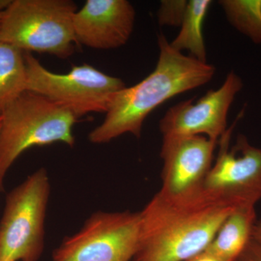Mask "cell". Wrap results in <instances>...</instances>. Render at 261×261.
I'll return each mask as SVG.
<instances>
[{
	"label": "cell",
	"mask_w": 261,
	"mask_h": 261,
	"mask_svg": "<svg viewBox=\"0 0 261 261\" xmlns=\"http://www.w3.org/2000/svg\"><path fill=\"white\" fill-rule=\"evenodd\" d=\"M237 207L203 189L192 195L159 192L140 212L138 247L132 261H187L205 251Z\"/></svg>",
	"instance_id": "1"
},
{
	"label": "cell",
	"mask_w": 261,
	"mask_h": 261,
	"mask_svg": "<svg viewBox=\"0 0 261 261\" xmlns=\"http://www.w3.org/2000/svg\"><path fill=\"white\" fill-rule=\"evenodd\" d=\"M160 54L155 68L140 83L113 96L104 121L89 134L92 143L104 144L124 134L140 138L147 117L168 99L211 82L214 65L186 56L159 37Z\"/></svg>",
	"instance_id": "2"
},
{
	"label": "cell",
	"mask_w": 261,
	"mask_h": 261,
	"mask_svg": "<svg viewBox=\"0 0 261 261\" xmlns=\"http://www.w3.org/2000/svg\"><path fill=\"white\" fill-rule=\"evenodd\" d=\"M77 119L66 108L30 91L8 106L0 126V192L8 170L24 151L56 142L73 147L72 130Z\"/></svg>",
	"instance_id": "3"
},
{
	"label": "cell",
	"mask_w": 261,
	"mask_h": 261,
	"mask_svg": "<svg viewBox=\"0 0 261 261\" xmlns=\"http://www.w3.org/2000/svg\"><path fill=\"white\" fill-rule=\"evenodd\" d=\"M71 0H13L3 13L0 41L23 51L48 53L65 59L77 44Z\"/></svg>",
	"instance_id": "4"
},
{
	"label": "cell",
	"mask_w": 261,
	"mask_h": 261,
	"mask_svg": "<svg viewBox=\"0 0 261 261\" xmlns=\"http://www.w3.org/2000/svg\"><path fill=\"white\" fill-rule=\"evenodd\" d=\"M49 193V176L42 168L7 195L0 221V261L39 260Z\"/></svg>",
	"instance_id": "5"
},
{
	"label": "cell",
	"mask_w": 261,
	"mask_h": 261,
	"mask_svg": "<svg viewBox=\"0 0 261 261\" xmlns=\"http://www.w3.org/2000/svg\"><path fill=\"white\" fill-rule=\"evenodd\" d=\"M27 91L41 94L70 111L77 118L90 113H106L113 96L126 87L121 79L84 64L65 74L44 68L32 53L24 51Z\"/></svg>",
	"instance_id": "6"
},
{
	"label": "cell",
	"mask_w": 261,
	"mask_h": 261,
	"mask_svg": "<svg viewBox=\"0 0 261 261\" xmlns=\"http://www.w3.org/2000/svg\"><path fill=\"white\" fill-rule=\"evenodd\" d=\"M140 212L91 215L83 227L67 237L53 253V261H130L138 247Z\"/></svg>",
	"instance_id": "7"
},
{
	"label": "cell",
	"mask_w": 261,
	"mask_h": 261,
	"mask_svg": "<svg viewBox=\"0 0 261 261\" xmlns=\"http://www.w3.org/2000/svg\"><path fill=\"white\" fill-rule=\"evenodd\" d=\"M234 123L219 139L217 158L204 180L202 188L213 197L239 207L253 206L261 199V148L239 135L230 147Z\"/></svg>",
	"instance_id": "8"
},
{
	"label": "cell",
	"mask_w": 261,
	"mask_h": 261,
	"mask_svg": "<svg viewBox=\"0 0 261 261\" xmlns=\"http://www.w3.org/2000/svg\"><path fill=\"white\" fill-rule=\"evenodd\" d=\"M243 87L241 78L231 71L220 88L211 89L197 100L190 99L173 106L160 121L163 137L205 135L219 141L228 129V111Z\"/></svg>",
	"instance_id": "9"
},
{
	"label": "cell",
	"mask_w": 261,
	"mask_h": 261,
	"mask_svg": "<svg viewBox=\"0 0 261 261\" xmlns=\"http://www.w3.org/2000/svg\"><path fill=\"white\" fill-rule=\"evenodd\" d=\"M218 142L200 135L163 137L162 187L159 193L180 197L200 190L212 167Z\"/></svg>",
	"instance_id": "10"
},
{
	"label": "cell",
	"mask_w": 261,
	"mask_h": 261,
	"mask_svg": "<svg viewBox=\"0 0 261 261\" xmlns=\"http://www.w3.org/2000/svg\"><path fill=\"white\" fill-rule=\"evenodd\" d=\"M135 17L127 0H87L73 16L76 42L96 49L121 47L133 33Z\"/></svg>",
	"instance_id": "11"
},
{
	"label": "cell",
	"mask_w": 261,
	"mask_h": 261,
	"mask_svg": "<svg viewBox=\"0 0 261 261\" xmlns=\"http://www.w3.org/2000/svg\"><path fill=\"white\" fill-rule=\"evenodd\" d=\"M256 222L253 206L237 207L225 219L206 250L225 261H235L252 239Z\"/></svg>",
	"instance_id": "12"
},
{
	"label": "cell",
	"mask_w": 261,
	"mask_h": 261,
	"mask_svg": "<svg viewBox=\"0 0 261 261\" xmlns=\"http://www.w3.org/2000/svg\"><path fill=\"white\" fill-rule=\"evenodd\" d=\"M27 91L24 51L0 41V115Z\"/></svg>",
	"instance_id": "13"
},
{
	"label": "cell",
	"mask_w": 261,
	"mask_h": 261,
	"mask_svg": "<svg viewBox=\"0 0 261 261\" xmlns=\"http://www.w3.org/2000/svg\"><path fill=\"white\" fill-rule=\"evenodd\" d=\"M211 4V0L188 1L186 13L180 25V32L170 43L176 50L180 53L186 50L190 53V56L203 63H207V53L202 29Z\"/></svg>",
	"instance_id": "14"
},
{
	"label": "cell",
	"mask_w": 261,
	"mask_h": 261,
	"mask_svg": "<svg viewBox=\"0 0 261 261\" xmlns=\"http://www.w3.org/2000/svg\"><path fill=\"white\" fill-rule=\"evenodd\" d=\"M219 4L233 28L261 44V0H221Z\"/></svg>",
	"instance_id": "15"
},
{
	"label": "cell",
	"mask_w": 261,
	"mask_h": 261,
	"mask_svg": "<svg viewBox=\"0 0 261 261\" xmlns=\"http://www.w3.org/2000/svg\"><path fill=\"white\" fill-rule=\"evenodd\" d=\"M188 1L163 0L158 13L160 25L178 27L181 25L186 13Z\"/></svg>",
	"instance_id": "16"
},
{
	"label": "cell",
	"mask_w": 261,
	"mask_h": 261,
	"mask_svg": "<svg viewBox=\"0 0 261 261\" xmlns=\"http://www.w3.org/2000/svg\"><path fill=\"white\" fill-rule=\"evenodd\" d=\"M235 261H261V247L251 239Z\"/></svg>",
	"instance_id": "17"
},
{
	"label": "cell",
	"mask_w": 261,
	"mask_h": 261,
	"mask_svg": "<svg viewBox=\"0 0 261 261\" xmlns=\"http://www.w3.org/2000/svg\"><path fill=\"white\" fill-rule=\"evenodd\" d=\"M187 261H225L223 259L216 256L211 252L205 250V251L197 254L195 256L191 257Z\"/></svg>",
	"instance_id": "18"
},
{
	"label": "cell",
	"mask_w": 261,
	"mask_h": 261,
	"mask_svg": "<svg viewBox=\"0 0 261 261\" xmlns=\"http://www.w3.org/2000/svg\"><path fill=\"white\" fill-rule=\"evenodd\" d=\"M252 239L261 247V219L256 221L253 226Z\"/></svg>",
	"instance_id": "19"
},
{
	"label": "cell",
	"mask_w": 261,
	"mask_h": 261,
	"mask_svg": "<svg viewBox=\"0 0 261 261\" xmlns=\"http://www.w3.org/2000/svg\"><path fill=\"white\" fill-rule=\"evenodd\" d=\"M3 12H0V22H1L2 15H3Z\"/></svg>",
	"instance_id": "20"
},
{
	"label": "cell",
	"mask_w": 261,
	"mask_h": 261,
	"mask_svg": "<svg viewBox=\"0 0 261 261\" xmlns=\"http://www.w3.org/2000/svg\"><path fill=\"white\" fill-rule=\"evenodd\" d=\"M2 123V115H0V126H1Z\"/></svg>",
	"instance_id": "21"
}]
</instances>
